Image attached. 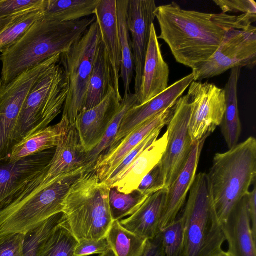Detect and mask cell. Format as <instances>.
Segmentation results:
<instances>
[{
    "mask_svg": "<svg viewBox=\"0 0 256 256\" xmlns=\"http://www.w3.org/2000/svg\"><path fill=\"white\" fill-rule=\"evenodd\" d=\"M155 16L160 29L158 38L166 43L178 62L192 70L211 58L228 31L247 28L256 20V15L185 10L174 2L158 6Z\"/></svg>",
    "mask_w": 256,
    "mask_h": 256,
    "instance_id": "6da1fadb",
    "label": "cell"
},
{
    "mask_svg": "<svg viewBox=\"0 0 256 256\" xmlns=\"http://www.w3.org/2000/svg\"><path fill=\"white\" fill-rule=\"evenodd\" d=\"M96 20L94 16L60 22L44 15L22 38L1 54L0 79L8 84L54 55L67 52Z\"/></svg>",
    "mask_w": 256,
    "mask_h": 256,
    "instance_id": "7a4b0ae2",
    "label": "cell"
},
{
    "mask_svg": "<svg viewBox=\"0 0 256 256\" xmlns=\"http://www.w3.org/2000/svg\"><path fill=\"white\" fill-rule=\"evenodd\" d=\"M211 206L222 224L255 182L256 140L253 136L216 153L206 174Z\"/></svg>",
    "mask_w": 256,
    "mask_h": 256,
    "instance_id": "3957f363",
    "label": "cell"
},
{
    "mask_svg": "<svg viewBox=\"0 0 256 256\" xmlns=\"http://www.w3.org/2000/svg\"><path fill=\"white\" fill-rule=\"evenodd\" d=\"M110 188L94 168L82 174L62 202V212L76 240H98L106 238L114 221L109 206Z\"/></svg>",
    "mask_w": 256,
    "mask_h": 256,
    "instance_id": "277c9868",
    "label": "cell"
},
{
    "mask_svg": "<svg viewBox=\"0 0 256 256\" xmlns=\"http://www.w3.org/2000/svg\"><path fill=\"white\" fill-rule=\"evenodd\" d=\"M91 168L86 166L64 174L42 190L10 202L0 210V236L24 234L62 212V202L70 186Z\"/></svg>",
    "mask_w": 256,
    "mask_h": 256,
    "instance_id": "5b68a950",
    "label": "cell"
},
{
    "mask_svg": "<svg viewBox=\"0 0 256 256\" xmlns=\"http://www.w3.org/2000/svg\"><path fill=\"white\" fill-rule=\"evenodd\" d=\"M183 256H216L226 241L210 198L206 174L196 175L182 216Z\"/></svg>",
    "mask_w": 256,
    "mask_h": 256,
    "instance_id": "8992f818",
    "label": "cell"
},
{
    "mask_svg": "<svg viewBox=\"0 0 256 256\" xmlns=\"http://www.w3.org/2000/svg\"><path fill=\"white\" fill-rule=\"evenodd\" d=\"M68 88L60 60L41 75L28 94L16 128L14 145L48 126L63 110Z\"/></svg>",
    "mask_w": 256,
    "mask_h": 256,
    "instance_id": "52a82bcc",
    "label": "cell"
},
{
    "mask_svg": "<svg viewBox=\"0 0 256 256\" xmlns=\"http://www.w3.org/2000/svg\"><path fill=\"white\" fill-rule=\"evenodd\" d=\"M101 42L100 28L96 20L82 36L60 55V62L69 84L62 116L67 117L70 125L74 124L76 116L82 110L96 54Z\"/></svg>",
    "mask_w": 256,
    "mask_h": 256,
    "instance_id": "ba28073f",
    "label": "cell"
},
{
    "mask_svg": "<svg viewBox=\"0 0 256 256\" xmlns=\"http://www.w3.org/2000/svg\"><path fill=\"white\" fill-rule=\"evenodd\" d=\"M56 54L25 71L8 84L0 78V164L8 160L14 146V135L23 104L41 75L60 61Z\"/></svg>",
    "mask_w": 256,
    "mask_h": 256,
    "instance_id": "9c48e42d",
    "label": "cell"
},
{
    "mask_svg": "<svg viewBox=\"0 0 256 256\" xmlns=\"http://www.w3.org/2000/svg\"><path fill=\"white\" fill-rule=\"evenodd\" d=\"M256 64V27L232 29L211 58L192 70L194 81L216 76L236 67L252 69Z\"/></svg>",
    "mask_w": 256,
    "mask_h": 256,
    "instance_id": "30bf717a",
    "label": "cell"
},
{
    "mask_svg": "<svg viewBox=\"0 0 256 256\" xmlns=\"http://www.w3.org/2000/svg\"><path fill=\"white\" fill-rule=\"evenodd\" d=\"M87 152L82 146L74 124L60 138L49 164L40 172L25 182L14 193L16 198L35 194L61 176L88 164Z\"/></svg>",
    "mask_w": 256,
    "mask_h": 256,
    "instance_id": "8fae6325",
    "label": "cell"
},
{
    "mask_svg": "<svg viewBox=\"0 0 256 256\" xmlns=\"http://www.w3.org/2000/svg\"><path fill=\"white\" fill-rule=\"evenodd\" d=\"M188 88V132L194 144L205 141L220 126L226 111V98L224 89L208 82L193 81Z\"/></svg>",
    "mask_w": 256,
    "mask_h": 256,
    "instance_id": "7c38bea8",
    "label": "cell"
},
{
    "mask_svg": "<svg viewBox=\"0 0 256 256\" xmlns=\"http://www.w3.org/2000/svg\"><path fill=\"white\" fill-rule=\"evenodd\" d=\"M190 106L187 96L180 97L173 107L167 126V144L158 164L168 190L184 167L194 144L188 132Z\"/></svg>",
    "mask_w": 256,
    "mask_h": 256,
    "instance_id": "4fadbf2b",
    "label": "cell"
},
{
    "mask_svg": "<svg viewBox=\"0 0 256 256\" xmlns=\"http://www.w3.org/2000/svg\"><path fill=\"white\" fill-rule=\"evenodd\" d=\"M154 0H128L127 24L132 36L135 94L138 96L142 82L146 57L150 42V30L156 18L157 8Z\"/></svg>",
    "mask_w": 256,
    "mask_h": 256,
    "instance_id": "5bb4252c",
    "label": "cell"
},
{
    "mask_svg": "<svg viewBox=\"0 0 256 256\" xmlns=\"http://www.w3.org/2000/svg\"><path fill=\"white\" fill-rule=\"evenodd\" d=\"M193 81L192 72L147 102L131 108L124 116L116 136L108 150L115 147L124 138L148 119L173 106Z\"/></svg>",
    "mask_w": 256,
    "mask_h": 256,
    "instance_id": "9a60e30c",
    "label": "cell"
},
{
    "mask_svg": "<svg viewBox=\"0 0 256 256\" xmlns=\"http://www.w3.org/2000/svg\"><path fill=\"white\" fill-rule=\"evenodd\" d=\"M122 100L114 90L112 89L100 104L90 109L82 111L76 116L74 126L80 143L87 154L102 140Z\"/></svg>",
    "mask_w": 256,
    "mask_h": 256,
    "instance_id": "2e32d148",
    "label": "cell"
},
{
    "mask_svg": "<svg viewBox=\"0 0 256 256\" xmlns=\"http://www.w3.org/2000/svg\"><path fill=\"white\" fill-rule=\"evenodd\" d=\"M173 106L148 119L124 138L115 147L106 150L96 160L94 170L101 182L107 180L124 158L154 130L167 125Z\"/></svg>",
    "mask_w": 256,
    "mask_h": 256,
    "instance_id": "e0dca14e",
    "label": "cell"
},
{
    "mask_svg": "<svg viewBox=\"0 0 256 256\" xmlns=\"http://www.w3.org/2000/svg\"><path fill=\"white\" fill-rule=\"evenodd\" d=\"M170 70L161 52L154 24L146 57L142 84L137 96V105L143 104L168 87Z\"/></svg>",
    "mask_w": 256,
    "mask_h": 256,
    "instance_id": "ac0fdd59",
    "label": "cell"
},
{
    "mask_svg": "<svg viewBox=\"0 0 256 256\" xmlns=\"http://www.w3.org/2000/svg\"><path fill=\"white\" fill-rule=\"evenodd\" d=\"M55 148L17 162L0 164V210L6 200L24 182L36 175L49 164Z\"/></svg>",
    "mask_w": 256,
    "mask_h": 256,
    "instance_id": "d6986e66",
    "label": "cell"
},
{
    "mask_svg": "<svg viewBox=\"0 0 256 256\" xmlns=\"http://www.w3.org/2000/svg\"><path fill=\"white\" fill-rule=\"evenodd\" d=\"M204 142L201 141L194 144L184 167L167 190L164 207L160 224V230L174 222L184 206L187 195L196 175Z\"/></svg>",
    "mask_w": 256,
    "mask_h": 256,
    "instance_id": "ffe728a7",
    "label": "cell"
},
{
    "mask_svg": "<svg viewBox=\"0 0 256 256\" xmlns=\"http://www.w3.org/2000/svg\"><path fill=\"white\" fill-rule=\"evenodd\" d=\"M228 252L232 256H256V240L251 228L246 196L237 204L222 224Z\"/></svg>",
    "mask_w": 256,
    "mask_h": 256,
    "instance_id": "44dd1931",
    "label": "cell"
},
{
    "mask_svg": "<svg viewBox=\"0 0 256 256\" xmlns=\"http://www.w3.org/2000/svg\"><path fill=\"white\" fill-rule=\"evenodd\" d=\"M114 74V90L120 92L119 80L122 63V55L118 28L116 0H100L94 14Z\"/></svg>",
    "mask_w": 256,
    "mask_h": 256,
    "instance_id": "7402d4cb",
    "label": "cell"
},
{
    "mask_svg": "<svg viewBox=\"0 0 256 256\" xmlns=\"http://www.w3.org/2000/svg\"><path fill=\"white\" fill-rule=\"evenodd\" d=\"M168 141L166 132L146 148L118 178L110 188L129 194L137 190L144 177L160 162Z\"/></svg>",
    "mask_w": 256,
    "mask_h": 256,
    "instance_id": "603a6c76",
    "label": "cell"
},
{
    "mask_svg": "<svg viewBox=\"0 0 256 256\" xmlns=\"http://www.w3.org/2000/svg\"><path fill=\"white\" fill-rule=\"evenodd\" d=\"M166 193L162 189L150 195L136 212L120 220L121 225L147 240L154 238L160 230Z\"/></svg>",
    "mask_w": 256,
    "mask_h": 256,
    "instance_id": "cb8c5ba5",
    "label": "cell"
},
{
    "mask_svg": "<svg viewBox=\"0 0 256 256\" xmlns=\"http://www.w3.org/2000/svg\"><path fill=\"white\" fill-rule=\"evenodd\" d=\"M70 126L66 116H62L56 124L28 136L12 147L6 162H12L28 156L55 148L60 137L68 130Z\"/></svg>",
    "mask_w": 256,
    "mask_h": 256,
    "instance_id": "d4e9b609",
    "label": "cell"
},
{
    "mask_svg": "<svg viewBox=\"0 0 256 256\" xmlns=\"http://www.w3.org/2000/svg\"><path fill=\"white\" fill-rule=\"evenodd\" d=\"M114 88L112 66L106 48L102 42L96 54L82 111L98 105Z\"/></svg>",
    "mask_w": 256,
    "mask_h": 256,
    "instance_id": "484cf974",
    "label": "cell"
},
{
    "mask_svg": "<svg viewBox=\"0 0 256 256\" xmlns=\"http://www.w3.org/2000/svg\"><path fill=\"white\" fill-rule=\"evenodd\" d=\"M241 68L231 69L228 81L224 90L226 108L220 125L221 132L228 149L238 144L242 132V124L239 116L238 104V84Z\"/></svg>",
    "mask_w": 256,
    "mask_h": 256,
    "instance_id": "4316f807",
    "label": "cell"
},
{
    "mask_svg": "<svg viewBox=\"0 0 256 256\" xmlns=\"http://www.w3.org/2000/svg\"><path fill=\"white\" fill-rule=\"evenodd\" d=\"M100 0H48L44 15L58 22H70L94 14Z\"/></svg>",
    "mask_w": 256,
    "mask_h": 256,
    "instance_id": "83f0119b",
    "label": "cell"
},
{
    "mask_svg": "<svg viewBox=\"0 0 256 256\" xmlns=\"http://www.w3.org/2000/svg\"><path fill=\"white\" fill-rule=\"evenodd\" d=\"M128 2V0H116L117 18L122 55L120 77L124 84V96L130 93V86L134 70L130 33L127 24Z\"/></svg>",
    "mask_w": 256,
    "mask_h": 256,
    "instance_id": "f1b7e54d",
    "label": "cell"
},
{
    "mask_svg": "<svg viewBox=\"0 0 256 256\" xmlns=\"http://www.w3.org/2000/svg\"><path fill=\"white\" fill-rule=\"evenodd\" d=\"M116 256H142L147 240L127 230L114 220L106 236Z\"/></svg>",
    "mask_w": 256,
    "mask_h": 256,
    "instance_id": "f546056e",
    "label": "cell"
},
{
    "mask_svg": "<svg viewBox=\"0 0 256 256\" xmlns=\"http://www.w3.org/2000/svg\"><path fill=\"white\" fill-rule=\"evenodd\" d=\"M78 242L66 220L52 229L42 244L38 256H74Z\"/></svg>",
    "mask_w": 256,
    "mask_h": 256,
    "instance_id": "4dcf8cb0",
    "label": "cell"
},
{
    "mask_svg": "<svg viewBox=\"0 0 256 256\" xmlns=\"http://www.w3.org/2000/svg\"><path fill=\"white\" fill-rule=\"evenodd\" d=\"M45 9H32L14 16L0 33V52L7 50L26 34L31 26L42 17Z\"/></svg>",
    "mask_w": 256,
    "mask_h": 256,
    "instance_id": "1f68e13d",
    "label": "cell"
},
{
    "mask_svg": "<svg viewBox=\"0 0 256 256\" xmlns=\"http://www.w3.org/2000/svg\"><path fill=\"white\" fill-rule=\"evenodd\" d=\"M137 105V96L131 92L124 96L120 105L110 122L106 133L98 146L87 154V163L94 166L98 158L111 146L116 138L122 120L128 111Z\"/></svg>",
    "mask_w": 256,
    "mask_h": 256,
    "instance_id": "d6a6232c",
    "label": "cell"
},
{
    "mask_svg": "<svg viewBox=\"0 0 256 256\" xmlns=\"http://www.w3.org/2000/svg\"><path fill=\"white\" fill-rule=\"evenodd\" d=\"M149 196L142 194L136 190L129 194L119 192L110 188L109 192V206L114 220H120L130 216L142 206Z\"/></svg>",
    "mask_w": 256,
    "mask_h": 256,
    "instance_id": "836d02e7",
    "label": "cell"
},
{
    "mask_svg": "<svg viewBox=\"0 0 256 256\" xmlns=\"http://www.w3.org/2000/svg\"><path fill=\"white\" fill-rule=\"evenodd\" d=\"M66 220L64 214L60 212L52 216L38 227L24 234L23 242L24 256H38L42 244L52 229Z\"/></svg>",
    "mask_w": 256,
    "mask_h": 256,
    "instance_id": "e575fe53",
    "label": "cell"
},
{
    "mask_svg": "<svg viewBox=\"0 0 256 256\" xmlns=\"http://www.w3.org/2000/svg\"><path fill=\"white\" fill-rule=\"evenodd\" d=\"M165 256H183L184 248V224L182 216L159 230Z\"/></svg>",
    "mask_w": 256,
    "mask_h": 256,
    "instance_id": "d590c367",
    "label": "cell"
},
{
    "mask_svg": "<svg viewBox=\"0 0 256 256\" xmlns=\"http://www.w3.org/2000/svg\"><path fill=\"white\" fill-rule=\"evenodd\" d=\"M162 128H159L154 130L124 158L107 180L104 182L110 188L116 179L128 168L137 157L158 138Z\"/></svg>",
    "mask_w": 256,
    "mask_h": 256,
    "instance_id": "8d00e7d4",
    "label": "cell"
},
{
    "mask_svg": "<svg viewBox=\"0 0 256 256\" xmlns=\"http://www.w3.org/2000/svg\"><path fill=\"white\" fill-rule=\"evenodd\" d=\"M47 1L48 0H0V20L14 16L32 9H45Z\"/></svg>",
    "mask_w": 256,
    "mask_h": 256,
    "instance_id": "74e56055",
    "label": "cell"
},
{
    "mask_svg": "<svg viewBox=\"0 0 256 256\" xmlns=\"http://www.w3.org/2000/svg\"><path fill=\"white\" fill-rule=\"evenodd\" d=\"M164 189V180L158 164L142 179L138 190L142 194L150 196Z\"/></svg>",
    "mask_w": 256,
    "mask_h": 256,
    "instance_id": "f35d334b",
    "label": "cell"
},
{
    "mask_svg": "<svg viewBox=\"0 0 256 256\" xmlns=\"http://www.w3.org/2000/svg\"><path fill=\"white\" fill-rule=\"evenodd\" d=\"M24 237L22 234L0 236V256H24Z\"/></svg>",
    "mask_w": 256,
    "mask_h": 256,
    "instance_id": "ab89813d",
    "label": "cell"
},
{
    "mask_svg": "<svg viewBox=\"0 0 256 256\" xmlns=\"http://www.w3.org/2000/svg\"><path fill=\"white\" fill-rule=\"evenodd\" d=\"M222 13L240 12L256 15V4L254 0H213Z\"/></svg>",
    "mask_w": 256,
    "mask_h": 256,
    "instance_id": "60d3db41",
    "label": "cell"
},
{
    "mask_svg": "<svg viewBox=\"0 0 256 256\" xmlns=\"http://www.w3.org/2000/svg\"><path fill=\"white\" fill-rule=\"evenodd\" d=\"M110 250L106 238L98 240H82L78 241L74 256H88L94 254H104Z\"/></svg>",
    "mask_w": 256,
    "mask_h": 256,
    "instance_id": "b9f144b4",
    "label": "cell"
},
{
    "mask_svg": "<svg viewBox=\"0 0 256 256\" xmlns=\"http://www.w3.org/2000/svg\"><path fill=\"white\" fill-rule=\"evenodd\" d=\"M142 256H165L159 232L154 238L147 240Z\"/></svg>",
    "mask_w": 256,
    "mask_h": 256,
    "instance_id": "7bdbcfd3",
    "label": "cell"
},
{
    "mask_svg": "<svg viewBox=\"0 0 256 256\" xmlns=\"http://www.w3.org/2000/svg\"><path fill=\"white\" fill-rule=\"evenodd\" d=\"M248 206L250 220L251 228L254 238L256 240V188L248 192L246 196Z\"/></svg>",
    "mask_w": 256,
    "mask_h": 256,
    "instance_id": "ee69618b",
    "label": "cell"
},
{
    "mask_svg": "<svg viewBox=\"0 0 256 256\" xmlns=\"http://www.w3.org/2000/svg\"><path fill=\"white\" fill-rule=\"evenodd\" d=\"M14 16L0 20V33L7 27L12 21Z\"/></svg>",
    "mask_w": 256,
    "mask_h": 256,
    "instance_id": "f6af8a7d",
    "label": "cell"
},
{
    "mask_svg": "<svg viewBox=\"0 0 256 256\" xmlns=\"http://www.w3.org/2000/svg\"><path fill=\"white\" fill-rule=\"evenodd\" d=\"M216 256H232L228 252H225L224 250H222L219 254H218Z\"/></svg>",
    "mask_w": 256,
    "mask_h": 256,
    "instance_id": "bcb514c9",
    "label": "cell"
},
{
    "mask_svg": "<svg viewBox=\"0 0 256 256\" xmlns=\"http://www.w3.org/2000/svg\"><path fill=\"white\" fill-rule=\"evenodd\" d=\"M98 256H116L113 252L110 250L106 254H100Z\"/></svg>",
    "mask_w": 256,
    "mask_h": 256,
    "instance_id": "7dc6e473",
    "label": "cell"
}]
</instances>
